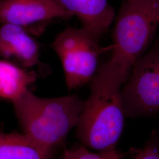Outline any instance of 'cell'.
Returning a JSON list of instances; mask_svg holds the SVG:
<instances>
[{
  "label": "cell",
  "instance_id": "6da1fadb",
  "mask_svg": "<svg viewBox=\"0 0 159 159\" xmlns=\"http://www.w3.org/2000/svg\"><path fill=\"white\" fill-rule=\"evenodd\" d=\"M127 79L119 68L107 61L91 80L90 94L84 102L75 127L77 139L89 149H116L126 117L121 87Z\"/></svg>",
  "mask_w": 159,
  "mask_h": 159
},
{
  "label": "cell",
  "instance_id": "7a4b0ae2",
  "mask_svg": "<svg viewBox=\"0 0 159 159\" xmlns=\"http://www.w3.org/2000/svg\"><path fill=\"white\" fill-rule=\"evenodd\" d=\"M84 102L77 95L43 98L28 90L12 103L24 133L53 150L76 127Z\"/></svg>",
  "mask_w": 159,
  "mask_h": 159
},
{
  "label": "cell",
  "instance_id": "3957f363",
  "mask_svg": "<svg viewBox=\"0 0 159 159\" xmlns=\"http://www.w3.org/2000/svg\"><path fill=\"white\" fill-rule=\"evenodd\" d=\"M159 25V0H125L116 18L109 61L128 77L152 44Z\"/></svg>",
  "mask_w": 159,
  "mask_h": 159
},
{
  "label": "cell",
  "instance_id": "277c9868",
  "mask_svg": "<svg viewBox=\"0 0 159 159\" xmlns=\"http://www.w3.org/2000/svg\"><path fill=\"white\" fill-rule=\"evenodd\" d=\"M121 97L126 118L159 113V37L131 69Z\"/></svg>",
  "mask_w": 159,
  "mask_h": 159
},
{
  "label": "cell",
  "instance_id": "5b68a950",
  "mask_svg": "<svg viewBox=\"0 0 159 159\" xmlns=\"http://www.w3.org/2000/svg\"><path fill=\"white\" fill-rule=\"evenodd\" d=\"M98 40L83 27H68L52 43L62 64L68 90L84 85L95 75L100 51Z\"/></svg>",
  "mask_w": 159,
  "mask_h": 159
},
{
  "label": "cell",
  "instance_id": "8992f818",
  "mask_svg": "<svg viewBox=\"0 0 159 159\" xmlns=\"http://www.w3.org/2000/svg\"><path fill=\"white\" fill-rule=\"evenodd\" d=\"M73 16L53 0H0V23L26 27Z\"/></svg>",
  "mask_w": 159,
  "mask_h": 159
},
{
  "label": "cell",
  "instance_id": "52a82bcc",
  "mask_svg": "<svg viewBox=\"0 0 159 159\" xmlns=\"http://www.w3.org/2000/svg\"><path fill=\"white\" fill-rule=\"evenodd\" d=\"M0 58L23 68L40 65L39 45L22 27L2 24L0 27Z\"/></svg>",
  "mask_w": 159,
  "mask_h": 159
},
{
  "label": "cell",
  "instance_id": "ba28073f",
  "mask_svg": "<svg viewBox=\"0 0 159 159\" xmlns=\"http://www.w3.org/2000/svg\"><path fill=\"white\" fill-rule=\"evenodd\" d=\"M64 10L76 16L82 27L97 39L108 30L115 17L108 0H53Z\"/></svg>",
  "mask_w": 159,
  "mask_h": 159
},
{
  "label": "cell",
  "instance_id": "9c48e42d",
  "mask_svg": "<svg viewBox=\"0 0 159 159\" xmlns=\"http://www.w3.org/2000/svg\"><path fill=\"white\" fill-rule=\"evenodd\" d=\"M37 77L33 70L0 58V98L15 102L29 90Z\"/></svg>",
  "mask_w": 159,
  "mask_h": 159
},
{
  "label": "cell",
  "instance_id": "30bf717a",
  "mask_svg": "<svg viewBox=\"0 0 159 159\" xmlns=\"http://www.w3.org/2000/svg\"><path fill=\"white\" fill-rule=\"evenodd\" d=\"M52 151L25 133H0V159H51Z\"/></svg>",
  "mask_w": 159,
  "mask_h": 159
},
{
  "label": "cell",
  "instance_id": "8fae6325",
  "mask_svg": "<svg viewBox=\"0 0 159 159\" xmlns=\"http://www.w3.org/2000/svg\"><path fill=\"white\" fill-rule=\"evenodd\" d=\"M125 154L117 148L107 152H92L81 144L65 150L60 159H124Z\"/></svg>",
  "mask_w": 159,
  "mask_h": 159
},
{
  "label": "cell",
  "instance_id": "7c38bea8",
  "mask_svg": "<svg viewBox=\"0 0 159 159\" xmlns=\"http://www.w3.org/2000/svg\"><path fill=\"white\" fill-rule=\"evenodd\" d=\"M131 159H159V129H154L142 148H131Z\"/></svg>",
  "mask_w": 159,
  "mask_h": 159
},
{
  "label": "cell",
  "instance_id": "4fadbf2b",
  "mask_svg": "<svg viewBox=\"0 0 159 159\" xmlns=\"http://www.w3.org/2000/svg\"><path fill=\"white\" fill-rule=\"evenodd\" d=\"M124 1H125V0H124Z\"/></svg>",
  "mask_w": 159,
  "mask_h": 159
}]
</instances>
